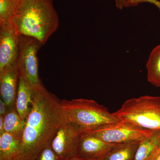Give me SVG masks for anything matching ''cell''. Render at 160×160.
<instances>
[{"mask_svg":"<svg viewBox=\"0 0 160 160\" xmlns=\"http://www.w3.org/2000/svg\"><path fill=\"white\" fill-rule=\"evenodd\" d=\"M16 4L17 0H0V23L9 22Z\"/></svg>","mask_w":160,"mask_h":160,"instance_id":"e0dca14e","label":"cell"},{"mask_svg":"<svg viewBox=\"0 0 160 160\" xmlns=\"http://www.w3.org/2000/svg\"><path fill=\"white\" fill-rule=\"evenodd\" d=\"M67 160H86L85 159H84L82 158H81L77 156L75 157L69 159H68Z\"/></svg>","mask_w":160,"mask_h":160,"instance_id":"cb8c5ba5","label":"cell"},{"mask_svg":"<svg viewBox=\"0 0 160 160\" xmlns=\"http://www.w3.org/2000/svg\"><path fill=\"white\" fill-rule=\"evenodd\" d=\"M34 160H62L52 148L50 144L42 149Z\"/></svg>","mask_w":160,"mask_h":160,"instance_id":"ac0fdd59","label":"cell"},{"mask_svg":"<svg viewBox=\"0 0 160 160\" xmlns=\"http://www.w3.org/2000/svg\"><path fill=\"white\" fill-rule=\"evenodd\" d=\"M126 1L127 0H115L116 7L120 9H122L125 7Z\"/></svg>","mask_w":160,"mask_h":160,"instance_id":"44dd1931","label":"cell"},{"mask_svg":"<svg viewBox=\"0 0 160 160\" xmlns=\"http://www.w3.org/2000/svg\"><path fill=\"white\" fill-rule=\"evenodd\" d=\"M42 44L34 38L19 36V49L16 66L19 76L35 89L43 84L39 77L38 52Z\"/></svg>","mask_w":160,"mask_h":160,"instance_id":"5b68a950","label":"cell"},{"mask_svg":"<svg viewBox=\"0 0 160 160\" xmlns=\"http://www.w3.org/2000/svg\"><path fill=\"white\" fill-rule=\"evenodd\" d=\"M154 131L120 121L86 132L106 142L124 144L141 142L151 135Z\"/></svg>","mask_w":160,"mask_h":160,"instance_id":"8992f818","label":"cell"},{"mask_svg":"<svg viewBox=\"0 0 160 160\" xmlns=\"http://www.w3.org/2000/svg\"><path fill=\"white\" fill-rule=\"evenodd\" d=\"M21 144V139L6 132L0 134V160H16Z\"/></svg>","mask_w":160,"mask_h":160,"instance_id":"7c38bea8","label":"cell"},{"mask_svg":"<svg viewBox=\"0 0 160 160\" xmlns=\"http://www.w3.org/2000/svg\"><path fill=\"white\" fill-rule=\"evenodd\" d=\"M9 23L19 36L34 38L44 45L58 29L59 20L52 0H17Z\"/></svg>","mask_w":160,"mask_h":160,"instance_id":"7a4b0ae2","label":"cell"},{"mask_svg":"<svg viewBox=\"0 0 160 160\" xmlns=\"http://www.w3.org/2000/svg\"><path fill=\"white\" fill-rule=\"evenodd\" d=\"M35 90L26 80L19 76L15 108L20 116L24 119H26L31 110Z\"/></svg>","mask_w":160,"mask_h":160,"instance_id":"8fae6325","label":"cell"},{"mask_svg":"<svg viewBox=\"0 0 160 160\" xmlns=\"http://www.w3.org/2000/svg\"><path fill=\"white\" fill-rule=\"evenodd\" d=\"M66 122L61 100L43 85L35 89L16 160H34L41 150L50 144L58 130Z\"/></svg>","mask_w":160,"mask_h":160,"instance_id":"6da1fadb","label":"cell"},{"mask_svg":"<svg viewBox=\"0 0 160 160\" xmlns=\"http://www.w3.org/2000/svg\"><path fill=\"white\" fill-rule=\"evenodd\" d=\"M4 132V116L0 115V134Z\"/></svg>","mask_w":160,"mask_h":160,"instance_id":"7402d4cb","label":"cell"},{"mask_svg":"<svg viewBox=\"0 0 160 160\" xmlns=\"http://www.w3.org/2000/svg\"><path fill=\"white\" fill-rule=\"evenodd\" d=\"M25 124L26 119L20 116L15 107L8 109L4 116V132L21 139Z\"/></svg>","mask_w":160,"mask_h":160,"instance_id":"5bb4252c","label":"cell"},{"mask_svg":"<svg viewBox=\"0 0 160 160\" xmlns=\"http://www.w3.org/2000/svg\"><path fill=\"white\" fill-rule=\"evenodd\" d=\"M149 160H160V148L155 152Z\"/></svg>","mask_w":160,"mask_h":160,"instance_id":"603a6c76","label":"cell"},{"mask_svg":"<svg viewBox=\"0 0 160 160\" xmlns=\"http://www.w3.org/2000/svg\"><path fill=\"white\" fill-rule=\"evenodd\" d=\"M80 135L67 120L55 135L50 146L62 160L75 157L78 155Z\"/></svg>","mask_w":160,"mask_h":160,"instance_id":"52a82bcc","label":"cell"},{"mask_svg":"<svg viewBox=\"0 0 160 160\" xmlns=\"http://www.w3.org/2000/svg\"><path fill=\"white\" fill-rule=\"evenodd\" d=\"M19 49V35L9 22L0 23V72L14 66Z\"/></svg>","mask_w":160,"mask_h":160,"instance_id":"ba28073f","label":"cell"},{"mask_svg":"<svg viewBox=\"0 0 160 160\" xmlns=\"http://www.w3.org/2000/svg\"><path fill=\"white\" fill-rule=\"evenodd\" d=\"M113 114L120 121L140 128L160 130V97L143 96L126 100Z\"/></svg>","mask_w":160,"mask_h":160,"instance_id":"277c9868","label":"cell"},{"mask_svg":"<svg viewBox=\"0 0 160 160\" xmlns=\"http://www.w3.org/2000/svg\"><path fill=\"white\" fill-rule=\"evenodd\" d=\"M118 144L106 142L90 133L84 132L80 135L77 156L86 160H100Z\"/></svg>","mask_w":160,"mask_h":160,"instance_id":"9c48e42d","label":"cell"},{"mask_svg":"<svg viewBox=\"0 0 160 160\" xmlns=\"http://www.w3.org/2000/svg\"><path fill=\"white\" fill-rule=\"evenodd\" d=\"M19 80V74L16 65L0 72V93L8 109L15 107Z\"/></svg>","mask_w":160,"mask_h":160,"instance_id":"30bf717a","label":"cell"},{"mask_svg":"<svg viewBox=\"0 0 160 160\" xmlns=\"http://www.w3.org/2000/svg\"><path fill=\"white\" fill-rule=\"evenodd\" d=\"M148 2L155 5L160 10V2L158 0H127L125 7H129L137 6L140 3Z\"/></svg>","mask_w":160,"mask_h":160,"instance_id":"d6986e66","label":"cell"},{"mask_svg":"<svg viewBox=\"0 0 160 160\" xmlns=\"http://www.w3.org/2000/svg\"><path fill=\"white\" fill-rule=\"evenodd\" d=\"M160 148V130L140 142L134 160H149Z\"/></svg>","mask_w":160,"mask_h":160,"instance_id":"4fadbf2b","label":"cell"},{"mask_svg":"<svg viewBox=\"0 0 160 160\" xmlns=\"http://www.w3.org/2000/svg\"><path fill=\"white\" fill-rule=\"evenodd\" d=\"M147 80L156 87H160V45L155 47L146 64Z\"/></svg>","mask_w":160,"mask_h":160,"instance_id":"2e32d148","label":"cell"},{"mask_svg":"<svg viewBox=\"0 0 160 160\" xmlns=\"http://www.w3.org/2000/svg\"><path fill=\"white\" fill-rule=\"evenodd\" d=\"M8 110V107L6 103L2 99H0V115L5 116Z\"/></svg>","mask_w":160,"mask_h":160,"instance_id":"ffe728a7","label":"cell"},{"mask_svg":"<svg viewBox=\"0 0 160 160\" xmlns=\"http://www.w3.org/2000/svg\"><path fill=\"white\" fill-rule=\"evenodd\" d=\"M61 103L67 121L81 134L120 121L107 108L94 100H63Z\"/></svg>","mask_w":160,"mask_h":160,"instance_id":"3957f363","label":"cell"},{"mask_svg":"<svg viewBox=\"0 0 160 160\" xmlns=\"http://www.w3.org/2000/svg\"><path fill=\"white\" fill-rule=\"evenodd\" d=\"M140 142L118 144L100 160H134Z\"/></svg>","mask_w":160,"mask_h":160,"instance_id":"9a60e30c","label":"cell"}]
</instances>
